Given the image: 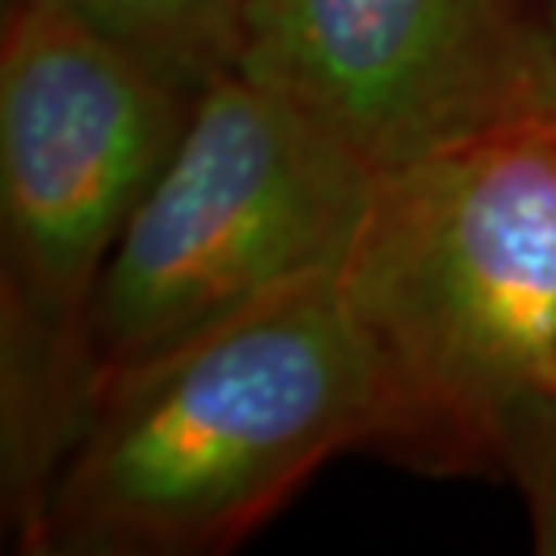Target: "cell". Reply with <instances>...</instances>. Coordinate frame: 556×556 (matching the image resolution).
I'll list each match as a JSON object with an SVG mask.
<instances>
[{
    "mask_svg": "<svg viewBox=\"0 0 556 556\" xmlns=\"http://www.w3.org/2000/svg\"><path fill=\"white\" fill-rule=\"evenodd\" d=\"M380 376L387 459L498 473L556 365V127L448 144L376 177L340 271Z\"/></svg>",
    "mask_w": 556,
    "mask_h": 556,
    "instance_id": "obj_2",
    "label": "cell"
},
{
    "mask_svg": "<svg viewBox=\"0 0 556 556\" xmlns=\"http://www.w3.org/2000/svg\"><path fill=\"white\" fill-rule=\"evenodd\" d=\"M59 11L105 33L174 84L199 91L231 70L236 43L206 0H4Z\"/></svg>",
    "mask_w": 556,
    "mask_h": 556,
    "instance_id": "obj_6",
    "label": "cell"
},
{
    "mask_svg": "<svg viewBox=\"0 0 556 556\" xmlns=\"http://www.w3.org/2000/svg\"><path fill=\"white\" fill-rule=\"evenodd\" d=\"M376 177L307 109L247 73L199 87L98 286V397L261 300L343 271Z\"/></svg>",
    "mask_w": 556,
    "mask_h": 556,
    "instance_id": "obj_4",
    "label": "cell"
},
{
    "mask_svg": "<svg viewBox=\"0 0 556 556\" xmlns=\"http://www.w3.org/2000/svg\"><path fill=\"white\" fill-rule=\"evenodd\" d=\"M195 91L59 11L0 26V422L4 463L48 473L98 405L91 307Z\"/></svg>",
    "mask_w": 556,
    "mask_h": 556,
    "instance_id": "obj_3",
    "label": "cell"
},
{
    "mask_svg": "<svg viewBox=\"0 0 556 556\" xmlns=\"http://www.w3.org/2000/svg\"><path fill=\"white\" fill-rule=\"evenodd\" d=\"M380 419L340 271L311 278L109 383L33 553H228L332 455L372 448Z\"/></svg>",
    "mask_w": 556,
    "mask_h": 556,
    "instance_id": "obj_1",
    "label": "cell"
},
{
    "mask_svg": "<svg viewBox=\"0 0 556 556\" xmlns=\"http://www.w3.org/2000/svg\"><path fill=\"white\" fill-rule=\"evenodd\" d=\"M556 0H242L236 62L376 174L546 119Z\"/></svg>",
    "mask_w": 556,
    "mask_h": 556,
    "instance_id": "obj_5",
    "label": "cell"
},
{
    "mask_svg": "<svg viewBox=\"0 0 556 556\" xmlns=\"http://www.w3.org/2000/svg\"><path fill=\"white\" fill-rule=\"evenodd\" d=\"M210 11L225 22V29L231 33V43H236V22H239V8H242V0H206ZM236 62V59H231Z\"/></svg>",
    "mask_w": 556,
    "mask_h": 556,
    "instance_id": "obj_7",
    "label": "cell"
},
{
    "mask_svg": "<svg viewBox=\"0 0 556 556\" xmlns=\"http://www.w3.org/2000/svg\"><path fill=\"white\" fill-rule=\"evenodd\" d=\"M549 391H556V365H553V376H549Z\"/></svg>",
    "mask_w": 556,
    "mask_h": 556,
    "instance_id": "obj_9",
    "label": "cell"
},
{
    "mask_svg": "<svg viewBox=\"0 0 556 556\" xmlns=\"http://www.w3.org/2000/svg\"><path fill=\"white\" fill-rule=\"evenodd\" d=\"M553 26H556V4H553ZM546 119L556 127V84H553V102H549V113H546Z\"/></svg>",
    "mask_w": 556,
    "mask_h": 556,
    "instance_id": "obj_8",
    "label": "cell"
}]
</instances>
